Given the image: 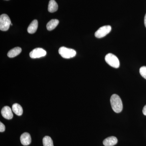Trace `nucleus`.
I'll return each mask as SVG.
<instances>
[{"instance_id": "obj_1", "label": "nucleus", "mask_w": 146, "mask_h": 146, "mask_svg": "<svg viewBox=\"0 0 146 146\" xmlns=\"http://www.w3.org/2000/svg\"><path fill=\"white\" fill-rule=\"evenodd\" d=\"M110 104L112 110L116 113H120L123 110L122 102L117 94H113L110 98Z\"/></svg>"}, {"instance_id": "obj_2", "label": "nucleus", "mask_w": 146, "mask_h": 146, "mask_svg": "<svg viewBox=\"0 0 146 146\" xmlns=\"http://www.w3.org/2000/svg\"><path fill=\"white\" fill-rule=\"evenodd\" d=\"M58 52L62 57L65 58H72L76 54V52L74 50L65 47H60L58 50Z\"/></svg>"}, {"instance_id": "obj_3", "label": "nucleus", "mask_w": 146, "mask_h": 146, "mask_svg": "<svg viewBox=\"0 0 146 146\" xmlns=\"http://www.w3.org/2000/svg\"><path fill=\"white\" fill-rule=\"evenodd\" d=\"M105 60L108 65L113 68H118L119 67V60L116 56L112 54L109 53L106 55Z\"/></svg>"}, {"instance_id": "obj_4", "label": "nucleus", "mask_w": 146, "mask_h": 146, "mask_svg": "<svg viewBox=\"0 0 146 146\" xmlns=\"http://www.w3.org/2000/svg\"><path fill=\"white\" fill-rule=\"evenodd\" d=\"M10 18L8 15L3 14L0 16V30L2 31H7L11 24Z\"/></svg>"}, {"instance_id": "obj_5", "label": "nucleus", "mask_w": 146, "mask_h": 146, "mask_svg": "<svg viewBox=\"0 0 146 146\" xmlns=\"http://www.w3.org/2000/svg\"><path fill=\"white\" fill-rule=\"evenodd\" d=\"M111 29L112 28L110 25L102 27L95 33V36L98 38H102L109 33L111 31Z\"/></svg>"}, {"instance_id": "obj_6", "label": "nucleus", "mask_w": 146, "mask_h": 146, "mask_svg": "<svg viewBox=\"0 0 146 146\" xmlns=\"http://www.w3.org/2000/svg\"><path fill=\"white\" fill-rule=\"evenodd\" d=\"M46 54V52L42 48H36L33 50L29 54L30 56L32 58L44 57Z\"/></svg>"}, {"instance_id": "obj_7", "label": "nucleus", "mask_w": 146, "mask_h": 146, "mask_svg": "<svg viewBox=\"0 0 146 146\" xmlns=\"http://www.w3.org/2000/svg\"><path fill=\"white\" fill-rule=\"evenodd\" d=\"M1 114L3 117L7 119H11L13 117L11 109L8 106H5L1 110Z\"/></svg>"}, {"instance_id": "obj_8", "label": "nucleus", "mask_w": 146, "mask_h": 146, "mask_svg": "<svg viewBox=\"0 0 146 146\" xmlns=\"http://www.w3.org/2000/svg\"><path fill=\"white\" fill-rule=\"evenodd\" d=\"M21 142L24 146L29 145L31 142V138L30 134L27 132L23 133L21 136Z\"/></svg>"}, {"instance_id": "obj_9", "label": "nucleus", "mask_w": 146, "mask_h": 146, "mask_svg": "<svg viewBox=\"0 0 146 146\" xmlns=\"http://www.w3.org/2000/svg\"><path fill=\"white\" fill-rule=\"evenodd\" d=\"M118 140L115 136H110L105 139L103 144L105 146H113L117 144Z\"/></svg>"}, {"instance_id": "obj_10", "label": "nucleus", "mask_w": 146, "mask_h": 146, "mask_svg": "<svg viewBox=\"0 0 146 146\" xmlns=\"http://www.w3.org/2000/svg\"><path fill=\"white\" fill-rule=\"evenodd\" d=\"M38 28V21L35 20L31 22L27 29L28 32L30 34L35 33Z\"/></svg>"}, {"instance_id": "obj_11", "label": "nucleus", "mask_w": 146, "mask_h": 146, "mask_svg": "<svg viewBox=\"0 0 146 146\" xmlns=\"http://www.w3.org/2000/svg\"><path fill=\"white\" fill-rule=\"evenodd\" d=\"M22 52V49L20 47H16L11 50L7 53V56L9 58H13L20 54Z\"/></svg>"}, {"instance_id": "obj_12", "label": "nucleus", "mask_w": 146, "mask_h": 146, "mask_svg": "<svg viewBox=\"0 0 146 146\" xmlns=\"http://www.w3.org/2000/svg\"><path fill=\"white\" fill-rule=\"evenodd\" d=\"M58 6L54 0H50L48 6V11L50 13H53L57 11Z\"/></svg>"}, {"instance_id": "obj_13", "label": "nucleus", "mask_w": 146, "mask_h": 146, "mask_svg": "<svg viewBox=\"0 0 146 146\" xmlns=\"http://www.w3.org/2000/svg\"><path fill=\"white\" fill-rule=\"evenodd\" d=\"M59 21L57 19H52L47 24L46 27L48 30L52 31L57 26Z\"/></svg>"}, {"instance_id": "obj_14", "label": "nucleus", "mask_w": 146, "mask_h": 146, "mask_svg": "<svg viewBox=\"0 0 146 146\" xmlns=\"http://www.w3.org/2000/svg\"><path fill=\"white\" fill-rule=\"evenodd\" d=\"M12 111L18 116H21L23 113V109L22 106L18 104H14L12 106Z\"/></svg>"}, {"instance_id": "obj_15", "label": "nucleus", "mask_w": 146, "mask_h": 146, "mask_svg": "<svg viewBox=\"0 0 146 146\" xmlns=\"http://www.w3.org/2000/svg\"><path fill=\"white\" fill-rule=\"evenodd\" d=\"M43 144L44 146H54L52 139L48 136H45L43 138Z\"/></svg>"}, {"instance_id": "obj_16", "label": "nucleus", "mask_w": 146, "mask_h": 146, "mask_svg": "<svg viewBox=\"0 0 146 146\" xmlns=\"http://www.w3.org/2000/svg\"><path fill=\"white\" fill-rule=\"evenodd\" d=\"M140 73L141 76L146 79V66H143L140 69Z\"/></svg>"}, {"instance_id": "obj_17", "label": "nucleus", "mask_w": 146, "mask_h": 146, "mask_svg": "<svg viewBox=\"0 0 146 146\" xmlns=\"http://www.w3.org/2000/svg\"><path fill=\"white\" fill-rule=\"evenodd\" d=\"M5 127L4 125L2 123L0 122V131L1 132H4L5 131Z\"/></svg>"}, {"instance_id": "obj_18", "label": "nucleus", "mask_w": 146, "mask_h": 146, "mask_svg": "<svg viewBox=\"0 0 146 146\" xmlns=\"http://www.w3.org/2000/svg\"><path fill=\"white\" fill-rule=\"evenodd\" d=\"M143 112L144 115L146 116V105L143 108Z\"/></svg>"}, {"instance_id": "obj_19", "label": "nucleus", "mask_w": 146, "mask_h": 146, "mask_svg": "<svg viewBox=\"0 0 146 146\" xmlns=\"http://www.w3.org/2000/svg\"><path fill=\"white\" fill-rule=\"evenodd\" d=\"M144 23H145V26L146 27V13L145 16V19H144Z\"/></svg>"}, {"instance_id": "obj_20", "label": "nucleus", "mask_w": 146, "mask_h": 146, "mask_svg": "<svg viewBox=\"0 0 146 146\" xmlns=\"http://www.w3.org/2000/svg\"><path fill=\"white\" fill-rule=\"evenodd\" d=\"M6 1H8V0H6Z\"/></svg>"}]
</instances>
